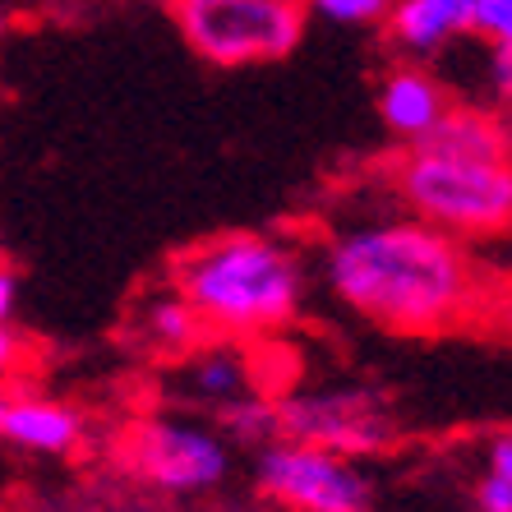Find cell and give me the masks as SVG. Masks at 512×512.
Segmentation results:
<instances>
[{
    "label": "cell",
    "instance_id": "cell-5",
    "mask_svg": "<svg viewBox=\"0 0 512 512\" xmlns=\"http://www.w3.org/2000/svg\"><path fill=\"white\" fill-rule=\"evenodd\" d=\"M254 480L286 512H374L379 485L356 457L314 443H263Z\"/></svg>",
    "mask_w": 512,
    "mask_h": 512
},
{
    "label": "cell",
    "instance_id": "cell-7",
    "mask_svg": "<svg viewBox=\"0 0 512 512\" xmlns=\"http://www.w3.org/2000/svg\"><path fill=\"white\" fill-rule=\"evenodd\" d=\"M134 476L162 494H203L231 476V448L222 434L194 420H143L125 443Z\"/></svg>",
    "mask_w": 512,
    "mask_h": 512
},
{
    "label": "cell",
    "instance_id": "cell-11",
    "mask_svg": "<svg viewBox=\"0 0 512 512\" xmlns=\"http://www.w3.org/2000/svg\"><path fill=\"white\" fill-rule=\"evenodd\" d=\"M471 10L476 0H393L383 33L406 60H425L439 56L453 37L471 33Z\"/></svg>",
    "mask_w": 512,
    "mask_h": 512
},
{
    "label": "cell",
    "instance_id": "cell-19",
    "mask_svg": "<svg viewBox=\"0 0 512 512\" xmlns=\"http://www.w3.org/2000/svg\"><path fill=\"white\" fill-rule=\"evenodd\" d=\"M24 337L14 333V328H0V379H10L19 370V360H24Z\"/></svg>",
    "mask_w": 512,
    "mask_h": 512
},
{
    "label": "cell",
    "instance_id": "cell-2",
    "mask_svg": "<svg viewBox=\"0 0 512 512\" xmlns=\"http://www.w3.org/2000/svg\"><path fill=\"white\" fill-rule=\"evenodd\" d=\"M171 291L203 319V328L231 337H259L286 328L305 300V259L263 231H222L171 263Z\"/></svg>",
    "mask_w": 512,
    "mask_h": 512
},
{
    "label": "cell",
    "instance_id": "cell-4",
    "mask_svg": "<svg viewBox=\"0 0 512 512\" xmlns=\"http://www.w3.org/2000/svg\"><path fill=\"white\" fill-rule=\"evenodd\" d=\"M171 14L185 47L217 70L291 56L310 24L305 0H171Z\"/></svg>",
    "mask_w": 512,
    "mask_h": 512
},
{
    "label": "cell",
    "instance_id": "cell-3",
    "mask_svg": "<svg viewBox=\"0 0 512 512\" xmlns=\"http://www.w3.org/2000/svg\"><path fill=\"white\" fill-rule=\"evenodd\" d=\"M388 185L416 222L457 240L512 227V162H462L402 148L388 162Z\"/></svg>",
    "mask_w": 512,
    "mask_h": 512
},
{
    "label": "cell",
    "instance_id": "cell-21",
    "mask_svg": "<svg viewBox=\"0 0 512 512\" xmlns=\"http://www.w3.org/2000/svg\"><path fill=\"white\" fill-rule=\"evenodd\" d=\"M14 310H19V277L14 268H0V328H10Z\"/></svg>",
    "mask_w": 512,
    "mask_h": 512
},
{
    "label": "cell",
    "instance_id": "cell-20",
    "mask_svg": "<svg viewBox=\"0 0 512 512\" xmlns=\"http://www.w3.org/2000/svg\"><path fill=\"white\" fill-rule=\"evenodd\" d=\"M489 476L512 480V434H494L489 439Z\"/></svg>",
    "mask_w": 512,
    "mask_h": 512
},
{
    "label": "cell",
    "instance_id": "cell-6",
    "mask_svg": "<svg viewBox=\"0 0 512 512\" xmlns=\"http://www.w3.org/2000/svg\"><path fill=\"white\" fill-rule=\"evenodd\" d=\"M277 434L286 443H314L342 457L383 453L397 443L393 411L379 388H319L277 402Z\"/></svg>",
    "mask_w": 512,
    "mask_h": 512
},
{
    "label": "cell",
    "instance_id": "cell-18",
    "mask_svg": "<svg viewBox=\"0 0 512 512\" xmlns=\"http://www.w3.org/2000/svg\"><path fill=\"white\" fill-rule=\"evenodd\" d=\"M476 512H512V480L485 476L476 485Z\"/></svg>",
    "mask_w": 512,
    "mask_h": 512
},
{
    "label": "cell",
    "instance_id": "cell-24",
    "mask_svg": "<svg viewBox=\"0 0 512 512\" xmlns=\"http://www.w3.org/2000/svg\"><path fill=\"white\" fill-rule=\"evenodd\" d=\"M167 5H171V0H167Z\"/></svg>",
    "mask_w": 512,
    "mask_h": 512
},
{
    "label": "cell",
    "instance_id": "cell-10",
    "mask_svg": "<svg viewBox=\"0 0 512 512\" xmlns=\"http://www.w3.org/2000/svg\"><path fill=\"white\" fill-rule=\"evenodd\" d=\"M411 148L434 157H462V162H512V120L494 107L453 102L439 116V125Z\"/></svg>",
    "mask_w": 512,
    "mask_h": 512
},
{
    "label": "cell",
    "instance_id": "cell-22",
    "mask_svg": "<svg viewBox=\"0 0 512 512\" xmlns=\"http://www.w3.org/2000/svg\"><path fill=\"white\" fill-rule=\"evenodd\" d=\"M0 268H10V250L5 245H0Z\"/></svg>",
    "mask_w": 512,
    "mask_h": 512
},
{
    "label": "cell",
    "instance_id": "cell-13",
    "mask_svg": "<svg viewBox=\"0 0 512 512\" xmlns=\"http://www.w3.org/2000/svg\"><path fill=\"white\" fill-rule=\"evenodd\" d=\"M139 333H143V342L153 346V351H167V356H190V351H199L203 319L176 296V291H167V296H153L148 305H143Z\"/></svg>",
    "mask_w": 512,
    "mask_h": 512
},
{
    "label": "cell",
    "instance_id": "cell-23",
    "mask_svg": "<svg viewBox=\"0 0 512 512\" xmlns=\"http://www.w3.org/2000/svg\"><path fill=\"white\" fill-rule=\"evenodd\" d=\"M0 37H5V10H0Z\"/></svg>",
    "mask_w": 512,
    "mask_h": 512
},
{
    "label": "cell",
    "instance_id": "cell-16",
    "mask_svg": "<svg viewBox=\"0 0 512 512\" xmlns=\"http://www.w3.org/2000/svg\"><path fill=\"white\" fill-rule=\"evenodd\" d=\"M471 33L485 37L489 47H512V0H476Z\"/></svg>",
    "mask_w": 512,
    "mask_h": 512
},
{
    "label": "cell",
    "instance_id": "cell-12",
    "mask_svg": "<svg viewBox=\"0 0 512 512\" xmlns=\"http://www.w3.org/2000/svg\"><path fill=\"white\" fill-rule=\"evenodd\" d=\"M185 388H190L199 402L227 406L240 393H250V360L236 346H203L190 351L185 360Z\"/></svg>",
    "mask_w": 512,
    "mask_h": 512
},
{
    "label": "cell",
    "instance_id": "cell-17",
    "mask_svg": "<svg viewBox=\"0 0 512 512\" xmlns=\"http://www.w3.org/2000/svg\"><path fill=\"white\" fill-rule=\"evenodd\" d=\"M489 88L499 107L512 111V47H489Z\"/></svg>",
    "mask_w": 512,
    "mask_h": 512
},
{
    "label": "cell",
    "instance_id": "cell-14",
    "mask_svg": "<svg viewBox=\"0 0 512 512\" xmlns=\"http://www.w3.org/2000/svg\"><path fill=\"white\" fill-rule=\"evenodd\" d=\"M222 429L240 443H268L277 434V406L268 397L240 393L236 402L222 406Z\"/></svg>",
    "mask_w": 512,
    "mask_h": 512
},
{
    "label": "cell",
    "instance_id": "cell-8",
    "mask_svg": "<svg viewBox=\"0 0 512 512\" xmlns=\"http://www.w3.org/2000/svg\"><path fill=\"white\" fill-rule=\"evenodd\" d=\"M0 443L65 457L84 443V416L47 393H0Z\"/></svg>",
    "mask_w": 512,
    "mask_h": 512
},
{
    "label": "cell",
    "instance_id": "cell-1",
    "mask_svg": "<svg viewBox=\"0 0 512 512\" xmlns=\"http://www.w3.org/2000/svg\"><path fill=\"white\" fill-rule=\"evenodd\" d=\"M323 286L383 333H443L476 305V263L416 217L360 222L323 245Z\"/></svg>",
    "mask_w": 512,
    "mask_h": 512
},
{
    "label": "cell",
    "instance_id": "cell-15",
    "mask_svg": "<svg viewBox=\"0 0 512 512\" xmlns=\"http://www.w3.org/2000/svg\"><path fill=\"white\" fill-rule=\"evenodd\" d=\"M305 10L323 24H342V28H379L393 10V0H305Z\"/></svg>",
    "mask_w": 512,
    "mask_h": 512
},
{
    "label": "cell",
    "instance_id": "cell-9",
    "mask_svg": "<svg viewBox=\"0 0 512 512\" xmlns=\"http://www.w3.org/2000/svg\"><path fill=\"white\" fill-rule=\"evenodd\" d=\"M374 107H379L383 130L393 134V139H402V148H411V143L425 139L439 125V116L453 107V97H448V88L420 60H402V65H393L379 79Z\"/></svg>",
    "mask_w": 512,
    "mask_h": 512
}]
</instances>
